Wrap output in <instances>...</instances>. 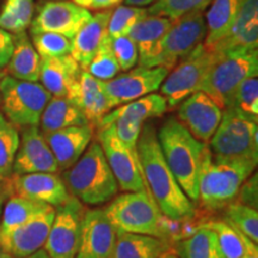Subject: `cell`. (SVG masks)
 <instances>
[{
	"instance_id": "obj_12",
	"label": "cell",
	"mask_w": 258,
	"mask_h": 258,
	"mask_svg": "<svg viewBox=\"0 0 258 258\" xmlns=\"http://www.w3.org/2000/svg\"><path fill=\"white\" fill-rule=\"evenodd\" d=\"M84 212L83 203L72 196L55 208V215L43 246L50 258H76Z\"/></svg>"
},
{
	"instance_id": "obj_1",
	"label": "cell",
	"mask_w": 258,
	"mask_h": 258,
	"mask_svg": "<svg viewBox=\"0 0 258 258\" xmlns=\"http://www.w3.org/2000/svg\"><path fill=\"white\" fill-rule=\"evenodd\" d=\"M137 151L147 191L164 217L172 221H188L196 213L190 200L167 165L153 125L143 124Z\"/></svg>"
},
{
	"instance_id": "obj_19",
	"label": "cell",
	"mask_w": 258,
	"mask_h": 258,
	"mask_svg": "<svg viewBox=\"0 0 258 258\" xmlns=\"http://www.w3.org/2000/svg\"><path fill=\"white\" fill-rule=\"evenodd\" d=\"M11 179L15 195L46 203L54 208L63 205L71 198L63 179L57 173L12 175Z\"/></svg>"
},
{
	"instance_id": "obj_16",
	"label": "cell",
	"mask_w": 258,
	"mask_h": 258,
	"mask_svg": "<svg viewBox=\"0 0 258 258\" xmlns=\"http://www.w3.org/2000/svg\"><path fill=\"white\" fill-rule=\"evenodd\" d=\"M12 172L14 175L59 172L55 157L51 153L38 125L22 129Z\"/></svg>"
},
{
	"instance_id": "obj_18",
	"label": "cell",
	"mask_w": 258,
	"mask_h": 258,
	"mask_svg": "<svg viewBox=\"0 0 258 258\" xmlns=\"http://www.w3.org/2000/svg\"><path fill=\"white\" fill-rule=\"evenodd\" d=\"M55 208L31 219L0 240V249L12 258H25L43 249Z\"/></svg>"
},
{
	"instance_id": "obj_31",
	"label": "cell",
	"mask_w": 258,
	"mask_h": 258,
	"mask_svg": "<svg viewBox=\"0 0 258 258\" xmlns=\"http://www.w3.org/2000/svg\"><path fill=\"white\" fill-rule=\"evenodd\" d=\"M178 258H226L219 245L217 234L201 225L185 239L177 244Z\"/></svg>"
},
{
	"instance_id": "obj_48",
	"label": "cell",
	"mask_w": 258,
	"mask_h": 258,
	"mask_svg": "<svg viewBox=\"0 0 258 258\" xmlns=\"http://www.w3.org/2000/svg\"><path fill=\"white\" fill-rule=\"evenodd\" d=\"M245 251L241 258H258V245L243 234Z\"/></svg>"
},
{
	"instance_id": "obj_56",
	"label": "cell",
	"mask_w": 258,
	"mask_h": 258,
	"mask_svg": "<svg viewBox=\"0 0 258 258\" xmlns=\"http://www.w3.org/2000/svg\"><path fill=\"white\" fill-rule=\"evenodd\" d=\"M0 105H2V99H0ZM0 111H2V110H0Z\"/></svg>"
},
{
	"instance_id": "obj_52",
	"label": "cell",
	"mask_w": 258,
	"mask_h": 258,
	"mask_svg": "<svg viewBox=\"0 0 258 258\" xmlns=\"http://www.w3.org/2000/svg\"><path fill=\"white\" fill-rule=\"evenodd\" d=\"M6 76V73H5V71L3 70V69H0V82H2V79L4 78V77Z\"/></svg>"
},
{
	"instance_id": "obj_32",
	"label": "cell",
	"mask_w": 258,
	"mask_h": 258,
	"mask_svg": "<svg viewBox=\"0 0 258 258\" xmlns=\"http://www.w3.org/2000/svg\"><path fill=\"white\" fill-rule=\"evenodd\" d=\"M34 17V0H6L0 11V28L11 32L25 31Z\"/></svg>"
},
{
	"instance_id": "obj_7",
	"label": "cell",
	"mask_w": 258,
	"mask_h": 258,
	"mask_svg": "<svg viewBox=\"0 0 258 258\" xmlns=\"http://www.w3.org/2000/svg\"><path fill=\"white\" fill-rule=\"evenodd\" d=\"M51 95L38 82H24L5 76L0 82V110L16 128L40 124Z\"/></svg>"
},
{
	"instance_id": "obj_37",
	"label": "cell",
	"mask_w": 258,
	"mask_h": 258,
	"mask_svg": "<svg viewBox=\"0 0 258 258\" xmlns=\"http://www.w3.org/2000/svg\"><path fill=\"white\" fill-rule=\"evenodd\" d=\"M148 15L147 9L139 6H117L111 11L108 23V35L110 38L125 36L139 21Z\"/></svg>"
},
{
	"instance_id": "obj_30",
	"label": "cell",
	"mask_w": 258,
	"mask_h": 258,
	"mask_svg": "<svg viewBox=\"0 0 258 258\" xmlns=\"http://www.w3.org/2000/svg\"><path fill=\"white\" fill-rule=\"evenodd\" d=\"M241 0H213L206 12V38L203 44L217 46L227 36L228 31L237 17Z\"/></svg>"
},
{
	"instance_id": "obj_4",
	"label": "cell",
	"mask_w": 258,
	"mask_h": 258,
	"mask_svg": "<svg viewBox=\"0 0 258 258\" xmlns=\"http://www.w3.org/2000/svg\"><path fill=\"white\" fill-rule=\"evenodd\" d=\"M256 167V161L214 156L207 147L199 177V201L209 209L226 207Z\"/></svg>"
},
{
	"instance_id": "obj_35",
	"label": "cell",
	"mask_w": 258,
	"mask_h": 258,
	"mask_svg": "<svg viewBox=\"0 0 258 258\" xmlns=\"http://www.w3.org/2000/svg\"><path fill=\"white\" fill-rule=\"evenodd\" d=\"M85 71L102 82L111 80L120 73V64H118L114 55V51H112L111 38L109 37V35L103 41L101 47L97 50L95 56L92 57L91 62L89 63Z\"/></svg>"
},
{
	"instance_id": "obj_13",
	"label": "cell",
	"mask_w": 258,
	"mask_h": 258,
	"mask_svg": "<svg viewBox=\"0 0 258 258\" xmlns=\"http://www.w3.org/2000/svg\"><path fill=\"white\" fill-rule=\"evenodd\" d=\"M170 71L164 67H143L129 70V72L116 76L104 82L106 96L112 108L133 102L141 97L151 95L160 89Z\"/></svg>"
},
{
	"instance_id": "obj_11",
	"label": "cell",
	"mask_w": 258,
	"mask_h": 258,
	"mask_svg": "<svg viewBox=\"0 0 258 258\" xmlns=\"http://www.w3.org/2000/svg\"><path fill=\"white\" fill-rule=\"evenodd\" d=\"M97 141L101 144L112 175L122 191H146L138 151L129 150L115 134L111 124L98 128Z\"/></svg>"
},
{
	"instance_id": "obj_5",
	"label": "cell",
	"mask_w": 258,
	"mask_h": 258,
	"mask_svg": "<svg viewBox=\"0 0 258 258\" xmlns=\"http://www.w3.org/2000/svg\"><path fill=\"white\" fill-rule=\"evenodd\" d=\"M117 232L152 235L166 240L163 214L147 191H128L116 196L104 208Z\"/></svg>"
},
{
	"instance_id": "obj_49",
	"label": "cell",
	"mask_w": 258,
	"mask_h": 258,
	"mask_svg": "<svg viewBox=\"0 0 258 258\" xmlns=\"http://www.w3.org/2000/svg\"><path fill=\"white\" fill-rule=\"evenodd\" d=\"M124 2L127 5L145 8V6H147V5H152L156 0H124Z\"/></svg>"
},
{
	"instance_id": "obj_42",
	"label": "cell",
	"mask_w": 258,
	"mask_h": 258,
	"mask_svg": "<svg viewBox=\"0 0 258 258\" xmlns=\"http://www.w3.org/2000/svg\"><path fill=\"white\" fill-rule=\"evenodd\" d=\"M111 48L121 71H129L137 66L139 59L138 47L128 35L111 38Z\"/></svg>"
},
{
	"instance_id": "obj_45",
	"label": "cell",
	"mask_w": 258,
	"mask_h": 258,
	"mask_svg": "<svg viewBox=\"0 0 258 258\" xmlns=\"http://www.w3.org/2000/svg\"><path fill=\"white\" fill-rule=\"evenodd\" d=\"M14 50V34L0 28V69L4 70Z\"/></svg>"
},
{
	"instance_id": "obj_54",
	"label": "cell",
	"mask_w": 258,
	"mask_h": 258,
	"mask_svg": "<svg viewBox=\"0 0 258 258\" xmlns=\"http://www.w3.org/2000/svg\"><path fill=\"white\" fill-rule=\"evenodd\" d=\"M3 258H12V257L10 256V254H8V253L5 252V254H4V256H3Z\"/></svg>"
},
{
	"instance_id": "obj_23",
	"label": "cell",
	"mask_w": 258,
	"mask_h": 258,
	"mask_svg": "<svg viewBox=\"0 0 258 258\" xmlns=\"http://www.w3.org/2000/svg\"><path fill=\"white\" fill-rule=\"evenodd\" d=\"M110 15V10L92 15L88 23L71 38V56L78 62L82 70H86L103 41L108 36Z\"/></svg>"
},
{
	"instance_id": "obj_8",
	"label": "cell",
	"mask_w": 258,
	"mask_h": 258,
	"mask_svg": "<svg viewBox=\"0 0 258 258\" xmlns=\"http://www.w3.org/2000/svg\"><path fill=\"white\" fill-rule=\"evenodd\" d=\"M209 150L214 156L246 158L258 161L257 120L234 108L222 110L217 131L209 140Z\"/></svg>"
},
{
	"instance_id": "obj_29",
	"label": "cell",
	"mask_w": 258,
	"mask_h": 258,
	"mask_svg": "<svg viewBox=\"0 0 258 258\" xmlns=\"http://www.w3.org/2000/svg\"><path fill=\"white\" fill-rule=\"evenodd\" d=\"M51 208L54 207L46 203L22 198L15 194L10 196L3 207L2 217H0V240L19 226L50 211Z\"/></svg>"
},
{
	"instance_id": "obj_22",
	"label": "cell",
	"mask_w": 258,
	"mask_h": 258,
	"mask_svg": "<svg viewBox=\"0 0 258 258\" xmlns=\"http://www.w3.org/2000/svg\"><path fill=\"white\" fill-rule=\"evenodd\" d=\"M173 21L166 17L147 15L129 31L128 36L135 42L139 53V66L152 67L159 51L161 40L171 28Z\"/></svg>"
},
{
	"instance_id": "obj_36",
	"label": "cell",
	"mask_w": 258,
	"mask_h": 258,
	"mask_svg": "<svg viewBox=\"0 0 258 258\" xmlns=\"http://www.w3.org/2000/svg\"><path fill=\"white\" fill-rule=\"evenodd\" d=\"M213 0H156L147 9L148 15L175 19L195 11H205Z\"/></svg>"
},
{
	"instance_id": "obj_55",
	"label": "cell",
	"mask_w": 258,
	"mask_h": 258,
	"mask_svg": "<svg viewBox=\"0 0 258 258\" xmlns=\"http://www.w3.org/2000/svg\"><path fill=\"white\" fill-rule=\"evenodd\" d=\"M47 2H63V0H47Z\"/></svg>"
},
{
	"instance_id": "obj_17",
	"label": "cell",
	"mask_w": 258,
	"mask_h": 258,
	"mask_svg": "<svg viewBox=\"0 0 258 258\" xmlns=\"http://www.w3.org/2000/svg\"><path fill=\"white\" fill-rule=\"evenodd\" d=\"M178 121L201 143H209L222 117V110L202 91H196L179 104Z\"/></svg>"
},
{
	"instance_id": "obj_44",
	"label": "cell",
	"mask_w": 258,
	"mask_h": 258,
	"mask_svg": "<svg viewBox=\"0 0 258 258\" xmlns=\"http://www.w3.org/2000/svg\"><path fill=\"white\" fill-rule=\"evenodd\" d=\"M235 201L251 208H258V175L256 172L241 184L235 196Z\"/></svg>"
},
{
	"instance_id": "obj_14",
	"label": "cell",
	"mask_w": 258,
	"mask_h": 258,
	"mask_svg": "<svg viewBox=\"0 0 258 258\" xmlns=\"http://www.w3.org/2000/svg\"><path fill=\"white\" fill-rule=\"evenodd\" d=\"M91 12L69 0L47 2L32 17L30 34L55 32L67 38H73L91 18Z\"/></svg>"
},
{
	"instance_id": "obj_25",
	"label": "cell",
	"mask_w": 258,
	"mask_h": 258,
	"mask_svg": "<svg viewBox=\"0 0 258 258\" xmlns=\"http://www.w3.org/2000/svg\"><path fill=\"white\" fill-rule=\"evenodd\" d=\"M41 70V57L32 46L27 32L14 34V50L8 64L6 76L24 82H38Z\"/></svg>"
},
{
	"instance_id": "obj_40",
	"label": "cell",
	"mask_w": 258,
	"mask_h": 258,
	"mask_svg": "<svg viewBox=\"0 0 258 258\" xmlns=\"http://www.w3.org/2000/svg\"><path fill=\"white\" fill-rule=\"evenodd\" d=\"M32 46L41 59L71 55V40L55 32L31 34Z\"/></svg>"
},
{
	"instance_id": "obj_24",
	"label": "cell",
	"mask_w": 258,
	"mask_h": 258,
	"mask_svg": "<svg viewBox=\"0 0 258 258\" xmlns=\"http://www.w3.org/2000/svg\"><path fill=\"white\" fill-rule=\"evenodd\" d=\"M82 69L71 55L41 59L40 82L51 97L67 98Z\"/></svg>"
},
{
	"instance_id": "obj_46",
	"label": "cell",
	"mask_w": 258,
	"mask_h": 258,
	"mask_svg": "<svg viewBox=\"0 0 258 258\" xmlns=\"http://www.w3.org/2000/svg\"><path fill=\"white\" fill-rule=\"evenodd\" d=\"M122 0H72L76 5L85 10H106L118 5Z\"/></svg>"
},
{
	"instance_id": "obj_33",
	"label": "cell",
	"mask_w": 258,
	"mask_h": 258,
	"mask_svg": "<svg viewBox=\"0 0 258 258\" xmlns=\"http://www.w3.org/2000/svg\"><path fill=\"white\" fill-rule=\"evenodd\" d=\"M19 146V132L0 111V180L11 178Z\"/></svg>"
},
{
	"instance_id": "obj_53",
	"label": "cell",
	"mask_w": 258,
	"mask_h": 258,
	"mask_svg": "<svg viewBox=\"0 0 258 258\" xmlns=\"http://www.w3.org/2000/svg\"><path fill=\"white\" fill-rule=\"evenodd\" d=\"M4 254H5L4 251H3L2 249H0V258H3V256H4Z\"/></svg>"
},
{
	"instance_id": "obj_20",
	"label": "cell",
	"mask_w": 258,
	"mask_h": 258,
	"mask_svg": "<svg viewBox=\"0 0 258 258\" xmlns=\"http://www.w3.org/2000/svg\"><path fill=\"white\" fill-rule=\"evenodd\" d=\"M67 99L78 106L88 118L90 125L96 127L102 118L114 109L106 96L104 82L92 77L85 70H82L79 73Z\"/></svg>"
},
{
	"instance_id": "obj_51",
	"label": "cell",
	"mask_w": 258,
	"mask_h": 258,
	"mask_svg": "<svg viewBox=\"0 0 258 258\" xmlns=\"http://www.w3.org/2000/svg\"><path fill=\"white\" fill-rule=\"evenodd\" d=\"M159 258H178V256H177L176 253L171 252V251H166V252L161 254Z\"/></svg>"
},
{
	"instance_id": "obj_21",
	"label": "cell",
	"mask_w": 258,
	"mask_h": 258,
	"mask_svg": "<svg viewBox=\"0 0 258 258\" xmlns=\"http://www.w3.org/2000/svg\"><path fill=\"white\" fill-rule=\"evenodd\" d=\"M43 135L55 157L59 171H64L70 169L85 152L92 140L93 128L90 124L69 127Z\"/></svg>"
},
{
	"instance_id": "obj_26",
	"label": "cell",
	"mask_w": 258,
	"mask_h": 258,
	"mask_svg": "<svg viewBox=\"0 0 258 258\" xmlns=\"http://www.w3.org/2000/svg\"><path fill=\"white\" fill-rule=\"evenodd\" d=\"M90 124L78 106L63 97H51L41 115L40 127L43 134L69 127Z\"/></svg>"
},
{
	"instance_id": "obj_2",
	"label": "cell",
	"mask_w": 258,
	"mask_h": 258,
	"mask_svg": "<svg viewBox=\"0 0 258 258\" xmlns=\"http://www.w3.org/2000/svg\"><path fill=\"white\" fill-rule=\"evenodd\" d=\"M167 165L185 195L199 201V177L207 145L195 139L175 117H169L157 132Z\"/></svg>"
},
{
	"instance_id": "obj_50",
	"label": "cell",
	"mask_w": 258,
	"mask_h": 258,
	"mask_svg": "<svg viewBox=\"0 0 258 258\" xmlns=\"http://www.w3.org/2000/svg\"><path fill=\"white\" fill-rule=\"evenodd\" d=\"M25 258H50V257L48 256L46 251H44L43 249H41V250H38L37 252L32 253L31 256H28V257H25Z\"/></svg>"
},
{
	"instance_id": "obj_27",
	"label": "cell",
	"mask_w": 258,
	"mask_h": 258,
	"mask_svg": "<svg viewBox=\"0 0 258 258\" xmlns=\"http://www.w3.org/2000/svg\"><path fill=\"white\" fill-rule=\"evenodd\" d=\"M167 110H169V106H167L166 99L161 95L151 93V95L135 99L133 102L117 106L115 110L109 111L102 118L97 128L105 127V125L110 124L112 121H115L118 117L129 118V120L145 123V121L150 120V118L160 117Z\"/></svg>"
},
{
	"instance_id": "obj_3",
	"label": "cell",
	"mask_w": 258,
	"mask_h": 258,
	"mask_svg": "<svg viewBox=\"0 0 258 258\" xmlns=\"http://www.w3.org/2000/svg\"><path fill=\"white\" fill-rule=\"evenodd\" d=\"M63 182L72 198L88 206L104 205L120 190L98 141L90 143L82 157L64 170Z\"/></svg>"
},
{
	"instance_id": "obj_15",
	"label": "cell",
	"mask_w": 258,
	"mask_h": 258,
	"mask_svg": "<svg viewBox=\"0 0 258 258\" xmlns=\"http://www.w3.org/2000/svg\"><path fill=\"white\" fill-rule=\"evenodd\" d=\"M117 231L104 208L84 212L79 247L76 258H111Z\"/></svg>"
},
{
	"instance_id": "obj_34",
	"label": "cell",
	"mask_w": 258,
	"mask_h": 258,
	"mask_svg": "<svg viewBox=\"0 0 258 258\" xmlns=\"http://www.w3.org/2000/svg\"><path fill=\"white\" fill-rule=\"evenodd\" d=\"M224 221L239 231L241 234L258 244V212L237 201L228 203L225 208Z\"/></svg>"
},
{
	"instance_id": "obj_28",
	"label": "cell",
	"mask_w": 258,
	"mask_h": 258,
	"mask_svg": "<svg viewBox=\"0 0 258 258\" xmlns=\"http://www.w3.org/2000/svg\"><path fill=\"white\" fill-rule=\"evenodd\" d=\"M166 251H169V244L165 239L117 232L111 258H159Z\"/></svg>"
},
{
	"instance_id": "obj_9",
	"label": "cell",
	"mask_w": 258,
	"mask_h": 258,
	"mask_svg": "<svg viewBox=\"0 0 258 258\" xmlns=\"http://www.w3.org/2000/svg\"><path fill=\"white\" fill-rule=\"evenodd\" d=\"M219 56V51L201 43L173 67L159 89L169 109H175L186 97L200 91V86Z\"/></svg>"
},
{
	"instance_id": "obj_6",
	"label": "cell",
	"mask_w": 258,
	"mask_h": 258,
	"mask_svg": "<svg viewBox=\"0 0 258 258\" xmlns=\"http://www.w3.org/2000/svg\"><path fill=\"white\" fill-rule=\"evenodd\" d=\"M258 73V49H234L220 53L206 76L200 91L221 110L230 108L232 97L244 79Z\"/></svg>"
},
{
	"instance_id": "obj_10",
	"label": "cell",
	"mask_w": 258,
	"mask_h": 258,
	"mask_svg": "<svg viewBox=\"0 0 258 258\" xmlns=\"http://www.w3.org/2000/svg\"><path fill=\"white\" fill-rule=\"evenodd\" d=\"M206 32L205 11H195L175 19L161 40L152 67H164L171 71L180 60L203 43Z\"/></svg>"
},
{
	"instance_id": "obj_43",
	"label": "cell",
	"mask_w": 258,
	"mask_h": 258,
	"mask_svg": "<svg viewBox=\"0 0 258 258\" xmlns=\"http://www.w3.org/2000/svg\"><path fill=\"white\" fill-rule=\"evenodd\" d=\"M114 127L115 134L127 146L129 150L137 151V144L140 135L143 124L141 122L129 120V118L118 117L110 123ZM109 125V124H108Z\"/></svg>"
},
{
	"instance_id": "obj_41",
	"label": "cell",
	"mask_w": 258,
	"mask_h": 258,
	"mask_svg": "<svg viewBox=\"0 0 258 258\" xmlns=\"http://www.w3.org/2000/svg\"><path fill=\"white\" fill-rule=\"evenodd\" d=\"M219 53L234 49H258V18H254L233 36L226 37L217 46L211 47Z\"/></svg>"
},
{
	"instance_id": "obj_38",
	"label": "cell",
	"mask_w": 258,
	"mask_h": 258,
	"mask_svg": "<svg viewBox=\"0 0 258 258\" xmlns=\"http://www.w3.org/2000/svg\"><path fill=\"white\" fill-rule=\"evenodd\" d=\"M214 231L219 245L226 258H241L245 251L243 234L226 221H209L202 224Z\"/></svg>"
},
{
	"instance_id": "obj_47",
	"label": "cell",
	"mask_w": 258,
	"mask_h": 258,
	"mask_svg": "<svg viewBox=\"0 0 258 258\" xmlns=\"http://www.w3.org/2000/svg\"><path fill=\"white\" fill-rule=\"evenodd\" d=\"M14 186H12V179L0 180V217H2L3 207H4L5 202L8 201L10 196L14 195Z\"/></svg>"
},
{
	"instance_id": "obj_39",
	"label": "cell",
	"mask_w": 258,
	"mask_h": 258,
	"mask_svg": "<svg viewBox=\"0 0 258 258\" xmlns=\"http://www.w3.org/2000/svg\"><path fill=\"white\" fill-rule=\"evenodd\" d=\"M230 108L237 109L244 115L258 118V77L251 76L244 79L235 90Z\"/></svg>"
}]
</instances>
